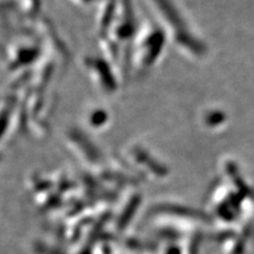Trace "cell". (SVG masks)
Segmentation results:
<instances>
[{
  "label": "cell",
  "mask_w": 254,
  "mask_h": 254,
  "mask_svg": "<svg viewBox=\"0 0 254 254\" xmlns=\"http://www.w3.org/2000/svg\"><path fill=\"white\" fill-rule=\"evenodd\" d=\"M76 1H79V2H82V3H88V2H91L92 0H76Z\"/></svg>",
  "instance_id": "1"
}]
</instances>
